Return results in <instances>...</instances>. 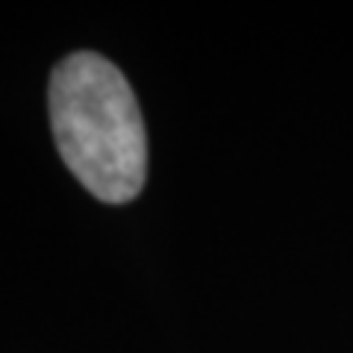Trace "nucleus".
Listing matches in <instances>:
<instances>
[{
	"label": "nucleus",
	"mask_w": 353,
	"mask_h": 353,
	"mask_svg": "<svg viewBox=\"0 0 353 353\" xmlns=\"http://www.w3.org/2000/svg\"><path fill=\"white\" fill-rule=\"evenodd\" d=\"M50 124L65 165L97 201L127 203L148 176V139L124 74L97 53H74L50 80Z\"/></svg>",
	"instance_id": "obj_1"
}]
</instances>
